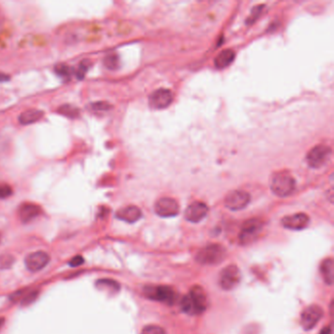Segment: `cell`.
<instances>
[{
    "instance_id": "obj_17",
    "label": "cell",
    "mask_w": 334,
    "mask_h": 334,
    "mask_svg": "<svg viewBox=\"0 0 334 334\" xmlns=\"http://www.w3.org/2000/svg\"><path fill=\"white\" fill-rule=\"evenodd\" d=\"M235 58V53L232 49H225L220 51L215 58V67L218 70H222L229 67Z\"/></svg>"
},
{
    "instance_id": "obj_9",
    "label": "cell",
    "mask_w": 334,
    "mask_h": 334,
    "mask_svg": "<svg viewBox=\"0 0 334 334\" xmlns=\"http://www.w3.org/2000/svg\"><path fill=\"white\" fill-rule=\"evenodd\" d=\"M250 202V195L244 190H233L230 192L226 199L225 205L232 211H238L244 209Z\"/></svg>"
},
{
    "instance_id": "obj_36",
    "label": "cell",
    "mask_w": 334,
    "mask_h": 334,
    "mask_svg": "<svg viewBox=\"0 0 334 334\" xmlns=\"http://www.w3.org/2000/svg\"><path fill=\"white\" fill-rule=\"evenodd\" d=\"M0 241H1V235H0Z\"/></svg>"
},
{
    "instance_id": "obj_16",
    "label": "cell",
    "mask_w": 334,
    "mask_h": 334,
    "mask_svg": "<svg viewBox=\"0 0 334 334\" xmlns=\"http://www.w3.org/2000/svg\"><path fill=\"white\" fill-rule=\"evenodd\" d=\"M141 216H142L141 210L136 206L125 207V208L119 210L116 214V217L119 219L130 222V224H133V222L137 221L139 218H141Z\"/></svg>"
},
{
    "instance_id": "obj_30",
    "label": "cell",
    "mask_w": 334,
    "mask_h": 334,
    "mask_svg": "<svg viewBox=\"0 0 334 334\" xmlns=\"http://www.w3.org/2000/svg\"><path fill=\"white\" fill-rule=\"evenodd\" d=\"M13 262H14V259H13L12 256H10V255L3 256L0 259V268H2V269H8L9 267H11V265L13 264Z\"/></svg>"
},
{
    "instance_id": "obj_12",
    "label": "cell",
    "mask_w": 334,
    "mask_h": 334,
    "mask_svg": "<svg viewBox=\"0 0 334 334\" xmlns=\"http://www.w3.org/2000/svg\"><path fill=\"white\" fill-rule=\"evenodd\" d=\"M50 261V256L44 251H36L29 254L25 259L26 268L29 272H40L44 269Z\"/></svg>"
},
{
    "instance_id": "obj_33",
    "label": "cell",
    "mask_w": 334,
    "mask_h": 334,
    "mask_svg": "<svg viewBox=\"0 0 334 334\" xmlns=\"http://www.w3.org/2000/svg\"><path fill=\"white\" fill-rule=\"evenodd\" d=\"M320 334H331V327H330V326H327V327L323 328V329L320 331Z\"/></svg>"
},
{
    "instance_id": "obj_6",
    "label": "cell",
    "mask_w": 334,
    "mask_h": 334,
    "mask_svg": "<svg viewBox=\"0 0 334 334\" xmlns=\"http://www.w3.org/2000/svg\"><path fill=\"white\" fill-rule=\"evenodd\" d=\"M263 230V222L258 218H251L246 220L239 233V240L242 245L251 244L260 234Z\"/></svg>"
},
{
    "instance_id": "obj_32",
    "label": "cell",
    "mask_w": 334,
    "mask_h": 334,
    "mask_svg": "<svg viewBox=\"0 0 334 334\" xmlns=\"http://www.w3.org/2000/svg\"><path fill=\"white\" fill-rule=\"evenodd\" d=\"M10 80V78L7 76V75H5V73H0V82H7V81H9Z\"/></svg>"
},
{
    "instance_id": "obj_2",
    "label": "cell",
    "mask_w": 334,
    "mask_h": 334,
    "mask_svg": "<svg viewBox=\"0 0 334 334\" xmlns=\"http://www.w3.org/2000/svg\"><path fill=\"white\" fill-rule=\"evenodd\" d=\"M296 188L295 179L287 173H277L271 179V189L279 197L291 195Z\"/></svg>"
},
{
    "instance_id": "obj_13",
    "label": "cell",
    "mask_w": 334,
    "mask_h": 334,
    "mask_svg": "<svg viewBox=\"0 0 334 334\" xmlns=\"http://www.w3.org/2000/svg\"><path fill=\"white\" fill-rule=\"evenodd\" d=\"M208 211H209V209L206 204L196 201V202L190 204L188 207V209L184 213V218L190 222L196 224V222L201 221L207 216Z\"/></svg>"
},
{
    "instance_id": "obj_23",
    "label": "cell",
    "mask_w": 334,
    "mask_h": 334,
    "mask_svg": "<svg viewBox=\"0 0 334 334\" xmlns=\"http://www.w3.org/2000/svg\"><path fill=\"white\" fill-rule=\"evenodd\" d=\"M54 71L59 77L64 78V79H69V78H71L73 70L66 64H58L57 66H55Z\"/></svg>"
},
{
    "instance_id": "obj_5",
    "label": "cell",
    "mask_w": 334,
    "mask_h": 334,
    "mask_svg": "<svg viewBox=\"0 0 334 334\" xmlns=\"http://www.w3.org/2000/svg\"><path fill=\"white\" fill-rule=\"evenodd\" d=\"M332 151L330 147L325 145H317L312 148L307 154L308 165L313 169H320L330 159Z\"/></svg>"
},
{
    "instance_id": "obj_7",
    "label": "cell",
    "mask_w": 334,
    "mask_h": 334,
    "mask_svg": "<svg viewBox=\"0 0 334 334\" xmlns=\"http://www.w3.org/2000/svg\"><path fill=\"white\" fill-rule=\"evenodd\" d=\"M174 95L170 89L159 88L153 91L149 97V106L154 110H162L171 105Z\"/></svg>"
},
{
    "instance_id": "obj_10",
    "label": "cell",
    "mask_w": 334,
    "mask_h": 334,
    "mask_svg": "<svg viewBox=\"0 0 334 334\" xmlns=\"http://www.w3.org/2000/svg\"><path fill=\"white\" fill-rule=\"evenodd\" d=\"M323 316L322 309L317 305L309 306L301 315V324L306 330L314 328Z\"/></svg>"
},
{
    "instance_id": "obj_15",
    "label": "cell",
    "mask_w": 334,
    "mask_h": 334,
    "mask_svg": "<svg viewBox=\"0 0 334 334\" xmlns=\"http://www.w3.org/2000/svg\"><path fill=\"white\" fill-rule=\"evenodd\" d=\"M41 213H42V208L34 203H23L19 207V211H18L19 218L25 224L38 218L41 215Z\"/></svg>"
},
{
    "instance_id": "obj_1",
    "label": "cell",
    "mask_w": 334,
    "mask_h": 334,
    "mask_svg": "<svg viewBox=\"0 0 334 334\" xmlns=\"http://www.w3.org/2000/svg\"><path fill=\"white\" fill-rule=\"evenodd\" d=\"M208 300L206 293L201 286H193L189 294L185 295L181 302V310L191 316L200 315L207 309Z\"/></svg>"
},
{
    "instance_id": "obj_14",
    "label": "cell",
    "mask_w": 334,
    "mask_h": 334,
    "mask_svg": "<svg viewBox=\"0 0 334 334\" xmlns=\"http://www.w3.org/2000/svg\"><path fill=\"white\" fill-rule=\"evenodd\" d=\"M310 222V218L304 213H298L290 216H286L282 218L281 224L285 229L292 231L304 230Z\"/></svg>"
},
{
    "instance_id": "obj_34",
    "label": "cell",
    "mask_w": 334,
    "mask_h": 334,
    "mask_svg": "<svg viewBox=\"0 0 334 334\" xmlns=\"http://www.w3.org/2000/svg\"><path fill=\"white\" fill-rule=\"evenodd\" d=\"M4 321H5L4 318H0V329L2 328V326H3V324H4Z\"/></svg>"
},
{
    "instance_id": "obj_35",
    "label": "cell",
    "mask_w": 334,
    "mask_h": 334,
    "mask_svg": "<svg viewBox=\"0 0 334 334\" xmlns=\"http://www.w3.org/2000/svg\"><path fill=\"white\" fill-rule=\"evenodd\" d=\"M0 24H2V21H1V14H0Z\"/></svg>"
},
{
    "instance_id": "obj_22",
    "label": "cell",
    "mask_w": 334,
    "mask_h": 334,
    "mask_svg": "<svg viewBox=\"0 0 334 334\" xmlns=\"http://www.w3.org/2000/svg\"><path fill=\"white\" fill-rule=\"evenodd\" d=\"M104 66L111 71H115L120 68V57L116 53L107 54L103 60Z\"/></svg>"
},
{
    "instance_id": "obj_19",
    "label": "cell",
    "mask_w": 334,
    "mask_h": 334,
    "mask_svg": "<svg viewBox=\"0 0 334 334\" xmlns=\"http://www.w3.org/2000/svg\"><path fill=\"white\" fill-rule=\"evenodd\" d=\"M320 273L324 281L331 285L333 283V261L332 259H326L321 263L320 265Z\"/></svg>"
},
{
    "instance_id": "obj_24",
    "label": "cell",
    "mask_w": 334,
    "mask_h": 334,
    "mask_svg": "<svg viewBox=\"0 0 334 334\" xmlns=\"http://www.w3.org/2000/svg\"><path fill=\"white\" fill-rule=\"evenodd\" d=\"M90 66H91V64H90L89 61H87V60L82 61V62L80 63V65H79L77 71H76L77 78H78L79 80H83V79L85 78V76H86L87 71L89 70Z\"/></svg>"
},
{
    "instance_id": "obj_4",
    "label": "cell",
    "mask_w": 334,
    "mask_h": 334,
    "mask_svg": "<svg viewBox=\"0 0 334 334\" xmlns=\"http://www.w3.org/2000/svg\"><path fill=\"white\" fill-rule=\"evenodd\" d=\"M144 293L149 299L167 305H174L177 299L175 291L169 286H147Z\"/></svg>"
},
{
    "instance_id": "obj_8",
    "label": "cell",
    "mask_w": 334,
    "mask_h": 334,
    "mask_svg": "<svg viewBox=\"0 0 334 334\" xmlns=\"http://www.w3.org/2000/svg\"><path fill=\"white\" fill-rule=\"evenodd\" d=\"M240 281V271L234 266L230 265L226 267L219 276V284L222 289L231 290L234 288Z\"/></svg>"
},
{
    "instance_id": "obj_26",
    "label": "cell",
    "mask_w": 334,
    "mask_h": 334,
    "mask_svg": "<svg viewBox=\"0 0 334 334\" xmlns=\"http://www.w3.org/2000/svg\"><path fill=\"white\" fill-rule=\"evenodd\" d=\"M141 334H166V331L160 326L148 325L142 329Z\"/></svg>"
},
{
    "instance_id": "obj_31",
    "label": "cell",
    "mask_w": 334,
    "mask_h": 334,
    "mask_svg": "<svg viewBox=\"0 0 334 334\" xmlns=\"http://www.w3.org/2000/svg\"><path fill=\"white\" fill-rule=\"evenodd\" d=\"M84 258L82 257V256H76L75 258H73L71 261L69 262V265L71 266V267H79V266H81V265H83V263H84Z\"/></svg>"
},
{
    "instance_id": "obj_18",
    "label": "cell",
    "mask_w": 334,
    "mask_h": 334,
    "mask_svg": "<svg viewBox=\"0 0 334 334\" xmlns=\"http://www.w3.org/2000/svg\"><path fill=\"white\" fill-rule=\"evenodd\" d=\"M44 116V111L36 110V109H29V110L23 112L19 116V122L24 126H28L30 124L39 122L40 120L43 119Z\"/></svg>"
},
{
    "instance_id": "obj_27",
    "label": "cell",
    "mask_w": 334,
    "mask_h": 334,
    "mask_svg": "<svg viewBox=\"0 0 334 334\" xmlns=\"http://www.w3.org/2000/svg\"><path fill=\"white\" fill-rule=\"evenodd\" d=\"M12 188L6 183H0V199L8 198L12 195Z\"/></svg>"
},
{
    "instance_id": "obj_25",
    "label": "cell",
    "mask_w": 334,
    "mask_h": 334,
    "mask_svg": "<svg viewBox=\"0 0 334 334\" xmlns=\"http://www.w3.org/2000/svg\"><path fill=\"white\" fill-rule=\"evenodd\" d=\"M90 108L93 111H109L112 106L105 101L93 102L90 104Z\"/></svg>"
},
{
    "instance_id": "obj_20",
    "label": "cell",
    "mask_w": 334,
    "mask_h": 334,
    "mask_svg": "<svg viewBox=\"0 0 334 334\" xmlns=\"http://www.w3.org/2000/svg\"><path fill=\"white\" fill-rule=\"evenodd\" d=\"M57 113L62 116L67 117L68 119H77L81 115L80 109L71 104H65L60 106L57 109Z\"/></svg>"
},
{
    "instance_id": "obj_3",
    "label": "cell",
    "mask_w": 334,
    "mask_h": 334,
    "mask_svg": "<svg viewBox=\"0 0 334 334\" xmlns=\"http://www.w3.org/2000/svg\"><path fill=\"white\" fill-rule=\"evenodd\" d=\"M226 249L219 244H210L202 248L196 255V261L202 265H217L224 261Z\"/></svg>"
},
{
    "instance_id": "obj_29",
    "label": "cell",
    "mask_w": 334,
    "mask_h": 334,
    "mask_svg": "<svg viewBox=\"0 0 334 334\" xmlns=\"http://www.w3.org/2000/svg\"><path fill=\"white\" fill-rule=\"evenodd\" d=\"M263 8H265V6L263 5H260V6H257V7H254L253 11H252V14L249 17V19L247 20V23H249L250 25L253 24L261 15L262 11H263Z\"/></svg>"
},
{
    "instance_id": "obj_21",
    "label": "cell",
    "mask_w": 334,
    "mask_h": 334,
    "mask_svg": "<svg viewBox=\"0 0 334 334\" xmlns=\"http://www.w3.org/2000/svg\"><path fill=\"white\" fill-rule=\"evenodd\" d=\"M96 287L102 290L111 291V292H118L120 290V284L110 278H102L96 281Z\"/></svg>"
},
{
    "instance_id": "obj_11",
    "label": "cell",
    "mask_w": 334,
    "mask_h": 334,
    "mask_svg": "<svg viewBox=\"0 0 334 334\" xmlns=\"http://www.w3.org/2000/svg\"><path fill=\"white\" fill-rule=\"evenodd\" d=\"M155 212L162 218H171L178 214L179 206L173 198L163 197L155 204Z\"/></svg>"
},
{
    "instance_id": "obj_28",
    "label": "cell",
    "mask_w": 334,
    "mask_h": 334,
    "mask_svg": "<svg viewBox=\"0 0 334 334\" xmlns=\"http://www.w3.org/2000/svg\"><path fill=\"white\" fill-rule=\"evenodd\" d=\"M38 295H39V291L36 290L30 291L29 293H27L22 299V305L28 306L30 303H32L36 299Z\"/></svg>"
}]
</instances>
